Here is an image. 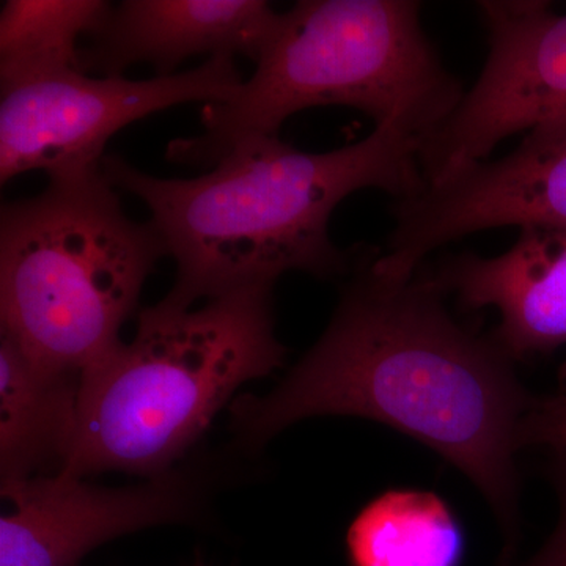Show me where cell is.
<instances>
[{"label": "cell", "instance_id": "cell-1", "mask_svg": "<svg viewBox=\"0 0 566 566\" xmlns=\"http://www.w3.org/2000/svg\"><path fill=\"white\" fill-rule=\"evenodd\" d=\"M356 260L319 340L264 397L232 405L233 427L252 446L316 416H354L400 431L468 476L516 527V434L534 398L493 337L453 318L430 274H379Z\"/></svg>", "mask_w": 566, "mask_h": 566}, {"label": "cell", "instance_id": "cell-2", "mask_svg": "<svg viewBox=\"0 0 566 566\" xmlns=\"http://www.w3.org/2000/svg\"><path fill=\"white\" fill-rule=\"evenodd\" d=\"M422 139L375 128L365 139L327 153H305L279 136L249 137L189 180L140 172L106 155L103 174L115 189L147 205L167 255L177 263V307L252 286L273 285L289 271L334 277L353 255L331 240V216L346 197L379 189L412 199L427 188Z\"/></svg>", "mask_w": 566, "mask_h": 566}, {"label": "cell", "instance_id": "cell-3", "mask_svg": "<svg viewBox=\"0 0 566 566\" xmlns=\"http://www.w3.org/2000/svg\"><path fill=\"white\" fill-rule=\"evenodd\" d=\"M420 11L416 0H301L282 14L252 76L229 98L205 104L203 133L170 142L167 159L214 167L240 142L279 136L292 115L326 106L427 139L465 92Z\"/></svg>", "mask_w": 566, "mask_h": 566}, {"label": "cell", "instance_id": "cell-4", "mask_svg": "<svg viewBox=\"0 0 566 566\" xmlns=\"http://www.w3.org/2000/svg\"><path fill=\"white\" fill-rule=\"evenodd\" d=\"M273 285L223 294L200 308H144L136 337L81 375L76 427L61 474L123 471L156 479L196 444L238 387L285 359Z\"/></svg>", "mask_w": 566, "mask_h": 566}, {"label": "cell", "instance_id": "cell-5", "mask_svg": "<svg viewBox=\"0 0 566 566\" xmlns=\"http://www.w3.org/2000/svg\"><path fill=\"white\" fill-rule=\"evenodd\" d=\"M166 255L161 234L126 214L103 169L51 178L0 212V334L36 363L82 375L120 344Z\"/></svg>", "mask_w": 566, "mask_h": 566}, {"label": "cell", "instance_id": "cell-6", "mask_svg": "<svg viewBox=\"0 0 566 566\" xmlns=\"http://www.w3.org/2000/svg\"><path fill=\"white\" fill-rule=\"evenodd\" d=\"M241 84L234 57L214 55L197 69L145 81L69 71L3 88L0 181L28 172L50 180L99 172L107 142L125 126L178 104L222 102Z\"/></svg>", "mask_w": 566, "mask_h": 566}, {"label": "cell", "instance_id": "cell-7", "mask_svg": "<svg viewBox=\"0 0 566 566\" xmlns=\"http://www.w3.org/2000/svg\"><path fill=\"white\" fill-rule=\"evenodd\" d=\"M490 51L474 87L419 153L427 186L485 163L501 142L566 118V14L539 0L475 3Z\"/></svg>", "mask_w": 566, "mask_h": 566}, {"label": "cell", "instance_id": "cell-8", "mask_svg": "<svg viewBox=\"0 0 566 566\" xmlns=\"http://www.w3.org/2000/svg\"><path fill=\"white\" fill-rule=\"evenodd\" d=\"M394 229L375 270L411 279L436 249L499 227H566V118L526 133L515 150L394 207Z\"/></svg>", "mask_w": 566, "mask_h": 566}, {"label": "cell", "instance_id": "cell-9", "mask_svg": "<svg viewBox=\"0 0 566 566\" xmlns=\"http://www.w3.org/2000/svg\"><path fill=\"white\" fill-rule=\"evenodd\" d=\"M0 491V566H76L112 538L189 520L199 504L196 486L174 472L129 488L41 475Z\"/></svg>", "mask_w": 566, "mask_h": 566}, {"label": "cell", "instance_id": "cell-10", "mask_svg": "<svg viewBox=\"0 0 566 566\" xmlns=\"http://www.w3.org/2000/svg\"><path fill=\"white\" fill-rule=\"evenodd\" d=\"M282 14L263 0H125L111 7L92 44L81 50L80 71L123 76L150 63L172 76L193 55L241 54L259 62Z\"/></svg>", "mask_w": 566, "mask_h": 566}, {"label": "cell", "instance_id": "cell-11", "mask_svg": "<svg viewBox=\"0 0 566 566\" xmlns=\"http://www.w3.org/2000/svg\"><path fill=\"white\" fill-rule=\"evenodd\" d=\"M430 275L465 311H497L491 337L513 363L566 345V227H521L501 255L457 253Z\"/></svg>", "mask_w": 566, "mask_h": 566}, {"label": "cell", "instance_id": "cell-12", "mask_svg": "<svg viewBox=\"0 0 566 566\" xmlns=\"http://www.w3.org/2000/svg\"><path fill=\"white\" fill-rule=\"evenodd\" d=\"M81 375L36 363L0 334L2 483L61 474L69 457Z\"/></svg>", "mask_w": 566, "mask_h": 566}, {"label": "cell", "instance_id": "cell-13", "mask_svg": "<svg viewBox=\"0 0 566 566\" xmlns=\"http://www.w3.org/2000/svg\"><path fill=\"white\" fill-rule=\"evenodd\" d=\"M352 566H460L464 534L444 499L430 491H386L346 532Z\"/></svg>", "mask_w": 566, "mask_h": 566}, {"label": "cell", "instance_id": "cell-14", "mask_svg": "<svg viewBox=\"0 0 566 566\" xmlns=\"http://www.w3.org/2000/svg\"><path fill=\"white\" fill-rule=\"evenodd\" d=\"M103 0H7L0 10V87L80 71L84 33L102 28Z\"/></svg>", "mask_w": 566, "mask_h": 566}, {"label": "cell", "instance_id": "cell-15", "mask_svg": "<svg viewBox=\"0 0 566 566\" xmlns=\"http://www.w3.org/2000/svg\"><path fill=\"white\" fill-rule=\"evenodd\" d=\"M517 449L543 447L566 449V387L546 398H534L521 419L516 434Z\"/></svg>", "mask_w": 566, "mask_h": 566}, {"label": "cell", "instance_id": "cell-16", "mask_svg": "<svg viewBox=\"0 0 566 566\" xmlns=\"http://www.w3.org/2000/svg\"><path fill=\"white\" fill-rule=\"evenodd\" d=\"M551 479L558 499V521L545 546L524 566H566V449L553 450Z\"/></svg>", "mask_w": 566, "mask_h": 566}, {"label": "cell", "instance_id": "cell-17", "mask_svg": "<svg viewBox=\"0 0 566 566\" xmlns=\"http://www.w3.org/2000/svg\"><path fill=\"white\" fill-rule=\"evenodd\" d=\"M199 566H202V565H199Z\"/></svg>", "mask_w": 566, "mask_h": 566}]
</instances>
